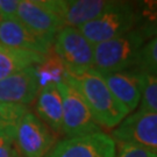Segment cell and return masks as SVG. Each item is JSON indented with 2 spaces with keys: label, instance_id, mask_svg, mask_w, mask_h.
<instances>
[{
  "label": "cell",
  "instance_id": "7c38bea8",
  "mask_svg": "<svg viewBox=\"0 0 157 157\" xmlns=\"http://www.w3.org/2000/svg\"><path fill=\"white\" fill-rule=\"evenodd\" d=\"M52 41L36 35L17 19L0 22V45L19 50L33 51L45 56L52 49Z\"/></svg>",
  "mask_w": 157,
  "mask_h": 157
},
{
  "label": "cell",
  "instance_id": "603a6c76",
  "mask_svg": "<svg viewBox=\"0 0 157 157\" xmlns=\"http://www.w3.org/2000/svg\"><path fill=\"white\" fill-rule=\"evenodd\" d=\"M0 157H21L14 144V140L0 137Z\"/></svg>",
  "mask_w": 157,
  "mask_h": 157
},
{
  "label": "cell",
  "instance_id": "5bb4252c",
  "mask_svg": "<svg viewBox=\"0 0 157 157\" xmlns=\"http://www.w3.org/2000/svg\"><path fill=\"white\" fill-rule=\"evenodd\" d=\"M35 115L55 134H62L63 105L57 85L50 84L40 90L35 101Z\"/></svg>",
  "mask_w": 157,
  "mask_h": 157
},
{
  "label": "cell",
  "instance_id": "5b68a950",
  "mask_svg": "<svg viewBox=\"0 0 157 157\" xmlns=\"http://www.w3.org/2000/svg\"><path fill=\"white\" fill-rule=\"evenodd\" d=\"M52 47L67 73L82 75L93 69V45L78 28L63 27L55 35Z\"/></svg>",
  "mask_w": 157,
  "mask_h": 157
},
{
  "label": "cell",
  "instance_id": "7402d4cb",
  "mask_svg": "<svg viewBox=\"0 0 157 157\" xmlns=\"http://www.w3.org/2000/svg\"><path fill=\"white\" fill-rule=\"evenodd\" d=\"M20 0H0V17L1 21L17 19Z\"/></svg>",
  "mask_w": 157,
  "mask_h": 157
},
{
  "label": "cell",
  "instance_id": "44dd1931",
  "mask_svg": "<svg viewBox=\"0 0 157 157\" xmlns=\"http://www.w3.org/2000/svg\"><path fill=\"white\" fill-rule=\"evenodd\" d=\"M115 144H117L115 157H157V154L143 148L124 144V143H115Z\"/></svg>",
  "mask_w": 157,
  "mask_h": 157
},
{
  "label": "cell",
  "instance_id": "ac0fdd59",
  "mask_svg": "<svg viewBox=\"0 0 157 157\" xmlns=\"http://www.w3.org/2000/svg\"><path fill=\"white\" fill-rule=\"evenodd\" d=\"M28 112V106L0 101V137L14 140L17 124Z\"/></svg>",
  "mask_w": 157,
  "mask_h": 157
},
{
  "label": "cell",
  "instance_id": "4fadbf2b",
  "mask_svg": "<svg viewBox=\"0 0 157 157\" xmlns=\"http://www.w3.org/2000/svg\"><path fill=\"white\" fill-rule=\"evenodd\" d=\"M118 101L128 109L135 111L141 101L140 71L136 69L119 72H99Z\"/></svg>",
  "mask_w": 157,
  "mask_h": 157
},
{
  "label": "cell",
  "instance_id": "52a82bcc",
  "mask_svg": "<svg viewBox=\"0 0 157 157\" xmlns=\"http://www.w3.org/2000/svg\"><path fill=\"white\" fill-rule=\"evenodd\" d=\"M57 143V135L35 113H26L17 124L14 144L21 157H44Z\"/></svg>",
  "mask_w": 157,
  "mask_h": 157
},
{
  "label": "cell",
  "instance_id": "9a60e30c",
  "mask_svg": "<svg viewBox=\"0 0 157 157\" xmlns=\"http://www.w3.org/2000/svg\"><path fill=\"white\" fill-rule=\"evenodd\" d=\"M44 58V55L37 52L0 45V80L26 67L41 64Z\"/></svg>",
  "mask_w": 157,
  "mask_h": 157
},
{
  "label": "cell",
  "instance_id": "2e32d148",
  "mask_svg": "<svg viewBox=\"0 0 157 157\" xmlns=\"http://www.w3.org/2000/svg\"><path fill=\"white\" fill-rule=\"evenodd\" d=\"M146 40L157 35V1L135 2V27Z\"/></svg>",
  "mask_w": 157,
  "mask_h": 157
},
{
  "label": "cell",
  "instance_id": "30bf717a",
  "mask_svg": "<svg viewBox=\"0 0 157 157\" xmlns=\"http://www.w3.org/2000/svg\"><path fill=\"white\" fill-rule=\"evenodd\" d=\"M40 84L35 65L23 69L0 80V101L28 106L36 100Z\"/></svg>",
  "mask_w": 157,
  "mask_h": 157
},
{
  "label": "cell",
  "instance_id": "9c48e42d",
  "mask_svg": "<svg viewBox=\"0 0 157 157\" xmlns=\"http://www.w3.org/2000/svg\"><path fill=\"white\" fill-rule=\"evenodd\" d=\"M17 19L33 33L52 42L63 28L52 0H20Z\"/></svg>",
  "mask_w": 157,
  "mask_h": 157
},
{
  "label": "cell",
  "instance_id": "7a4b0ae2",
  "mask_svg": "<svg viewBox=\"0 0 157 157\" xmlns=\"http://www.w3.org/2000/svg\"><path fill=\"white\" fill-rule=\"evenodd\" d=\"M146 42V37L139 30L132 29L119 37L93 45V69L98 72L136 69L140 51Z\"/></svg>",
  "mask_w": 157,
  "mask_h": 157
},
{
  "label": "cell",
  "instance_id": "d6986e66",
  "mask_svg": "<svg viewBox=\"0 0 157 157\" xmlns=\"http://www.w3.org/2000/svg\"><path fill=\"white\" fill-rule=\"evenodd\" d=\"M140 109L157 113V76L140 72Z\"/></svg>",
  "mask_w": 157,
  "mask_h": 157
},
{
  "label": "cell",
  "instance_id": "e0dca14e",
  "mask_svg": "<svg viewBox=\"0 0 157 157\" xmlns=\"http://www.w3.org/2000/svg\"><path fill=\"white\" fill-rule=\"evenodd\" d=\"M35 71L40 84V90L50 84L57 85L61 83L67 72L63 63L52 49L49 51V54L45 55L43 62L35 65Z\"/></svg>",
  "mask_w": 157,
  "mask_h": 157
},
{
  "label": "cell",
  "instance_id": "277c9868",
  "mask_svg": "<svg viewBox=\"0 0 157 157\" xmlns=\"http://www.w3.org/2000/svg\"><path fill=\"white\" fill-rule=\"evenodd\" d=\"M57 89L59 91L63 105L62 134L67 135V137H76L102 132L84 98L72 85L63 79L57 84Z\"/></svg>",
  "mask_w": 157,
  "mask_h": 157
},
{
  "label": "cell",
  "instance_id": "cb8c5ba5",
  "mask_svg": "<svg viewBox=\"0 0 157 157\" xmlns=\"http://www.w3.org/2000/svg\"><path fill=\"white\" fill-rule=\"evenodd\" d=\"M0 22H1V17H0Z\"/></svg>",
  "mask_w": 157,
  "mask_h": 157
},
{
  "label": "cell",
  "instance_id": "ffe728a7",
  "mask_svg": "<svg viewBox=\"0 0 157 157\" xmlns=\"http://www.w3.org/2000/svg\"><path fill=\"white\" fill-rule=\"evenodd\" d=\"M136 70L157 76V35L148 40L142 47Z\"/></svg>",
  "mask_w": 157,
  "mask_h": 157
},
{
  "label": "cell",
  "instance_id": "6da1fadb",
  "mask_svg": "<svg viewBox=\"0 0 157 157\" xmlns=\"http://www.w3.org/2000/svg\"><path fill=\"white\" fill-rule=\"evenodd\" d=\"M64 79L84 98L97 124L107 129H114L129 114L108 89L101 75L94 69L82 75L65 72Z\"/></svg>",
  "mask_w": 157,
  "mask_h": 157
},
{
  "label": "cell",
  "instance_id": "ba28073f",
  "mask_svg": "<svg viewBox=\"0 0 157 157\" xmlns=\"http://www.w3.org/2000/svg\"><path fill=\"white\" fill-rule=\"evenodd\" d=\"M117 144L104 132L58 141L44 157H115Z\"/></svg>",
  "mask_w": 157,
  "mask_h": 157
},
{
  "label": "cell",
  "instance_id": "3957f363",
  "mask_svg": "<svg viewBox=\"0 0 157 157\" xmlns=\"http://www.w3.org/2000/svg\"><path fill=\"white\" fill-rule=\"evenodd\" d=\"M135 27V2L113 1L112 5L93 21L80 26L78 30L92 45L99 44Z\"/></svg>",
  "mask_w": 157,
  "mask_h": 157
},
{
  "label": "cell",
  "instance_id": "8fae6325",
  "mask_svg": "<svg viewBox=\"0 0 157 157\" xmlns=\"http://www.w3.org/2000/svg\"><path fill=\"white\" fill-rule=\"evenodd\" d=\"M112 2L111 0H52L63 27L73 28H79L100 17Z\"/></svg>",
  "mask_w": 157,
  "mask_h": 157
},
{
  "label": "cell",
  "instance_id": "8992f818",
  "mask_svg": "<svg viewBox=\"0 0 157 157\" xmlns=\"http://www.w3.org/2000/svg\"><path fill=\"white\" fill-rule=\"evenodd\" d=\"M111 137L115 143L130 144L157 154V113L139 108L112 129Z\"/></svg>",
  "mask_w": 157,
  "mask_h": 157
}]
</instances>
